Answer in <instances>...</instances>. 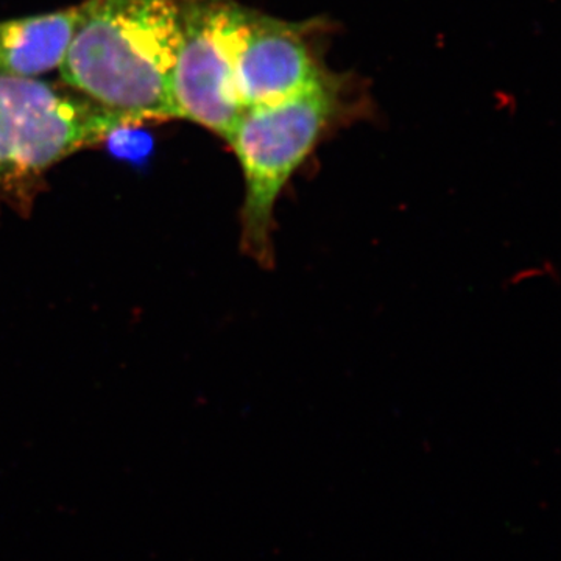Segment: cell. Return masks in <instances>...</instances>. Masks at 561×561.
I'll list each match as a JSON object with an SVG mask.
<instances>
[{
  "mask_svg": "<svg viewBox=\"0 0 561 561\" xmlns=\"http://www.w3.org/2000/svg\"><path fill=\"white\" fill-rule=\"evenodd\" d=\"M184 0H84L61 65L66 87L124 122L179 119L172 76Z\"/></svg>",
  "mask_w": 561,
  "mask_h": 561,
  "instance_id": "obj_1",
  "label": "cell"
},
{
  "mask_svg": "<svg viewBox=\"0 0 561 561\" xmlns=\"http://www.w3.org/2000/svg\"><path fill=\"white\" fill-rule=\"evenodd\" d=\"M341 77L328 73L290 98L243 110L227 142L241 165V250L262 268L275 262L276 209L291 180L351 116Z\"/></svg>",
  "mask_w": 561,
  "mask_h": 561,
  "instance_id": "obj_2",
  "label": "cell"
},
{
  "mask_svg": "<svg viewBox=\"0 0 561 561\" xmlns=\"http://www.w3.org/2000/svg\"><path fill=\"white\" fill-rule=\"evenodd\" d=\"M125 127L69 87L0 73V202L27 209L55 164Z\"/></svg>",
  "mask_w": 561,
  "mask_h": 561,
  "instance_id": "obj_3",
  "label": "cell"
},
{
  "mask_svg": "<svg viewBox=\"0 0 561 561\" xmlns=\"http://www.w3.org/2000/svg\"><path fill=\"white\" fill-rule=\"evenodd\" d=\"M247 7L236 0H184L172 98L179 119L227 140L243 113L234 61Z\"/></svg>",
  "mask_w": 561,
  "mask_h": 561,
  "instance_id": "obj_4",
  "label": "cell"
},
{
  "mask_svg": "<svg viewBox=\"0 0 561 561\" xmlns=\"http://www.w3.org/2000/svg\"><path fill=\"white\" fill-rule=\"evenodd\" d=\"M316 22H291L247 9L234 61L243 110L283 101L328 76L313 44Z\"/></svg>",
  "mask_w": 561,
  "mask_h": 561,
  "instance_id": "obj_5",
  "label": "cell"
},
{
  "mask_svg": "<svg viewBox=\"0 0 561 561\" xmlns=\"http://www.w3.org/2000/svg\"><path fill=\"white\" fill-rule=\"evenodd\" d=\"M81 20V3L0 22V73L35 79L61 68Z\"/></svg>",
  "mask_w": 561,
  "mask_h": 561,
  "instance_id": "obj_6",
  "label": "cell"
}]
</instances>
